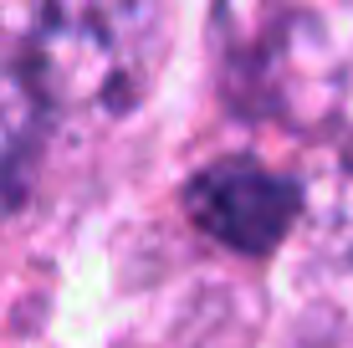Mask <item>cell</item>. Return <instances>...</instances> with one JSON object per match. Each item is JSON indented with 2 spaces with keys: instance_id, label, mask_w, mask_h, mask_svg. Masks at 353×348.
Segmentation results:
<instances>
[{
  "instance_id": "obj_3",
  "label": "cell",
  "mask_w": 353,
  "mask_h": 348,
  "mask_svg": "<svg viewBox=\"0 0 353 348\" xmlns=\"http://www.w3.org/2000/svg\"><path fill=\"white\" fill-rule=\"evenodd\" d=\"M185 210L236 256H272L302 210V190L256 159H221L185 185Z\"/></svg>"
},
{
  "instance_id": "obj_2",
  "label": "cell",
  "mask_w": 353,
  "mask_h": 348,
  "mask_svg": "<svg viewBox=\"0 0 353 348\" xmlns=\"http://www.w3.org/2000/svg\"><path fill=\"white\" fill-rule=\"evenodd\" d=\"M159 0H36V67L41 103L123 113L149 92L159 62Z\"/></svg>"
},
{
  "instance_id": "obj_1",
  "label": "cell",
  "mask_w": 353,
  "mask_h": 348,
  "mask_svg": "<svg viewBox=\"0 0 353 348\" xmlns=\"http://www.w3.org/2000/svg\"><path fill=\"white\" fill-rule=\"evenodd\" d=\"M210 57L241 118L318 134L348 103L353 0H215Z\"/></svg>"
},
{
  "instance_id": "obj_4",
  "label": "cell",
  "mask_w": 353,
  "mask_h": 348,
  "mask_svg": "<svg viewBox=\"0 0 353 348\" xmlns=\"http://www.w3.org/2000/svg\"><path fill=\"white\" fill-rule=\"evenodd\" d=\"M41 134H46V103L36 92L31 72L0 62V221L31 195Z\"/></svg>"
}]
</instances>
